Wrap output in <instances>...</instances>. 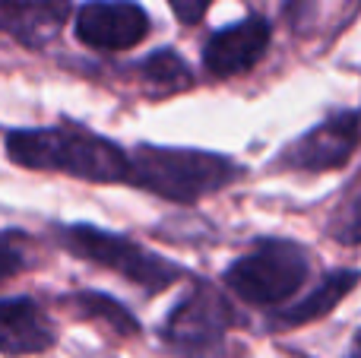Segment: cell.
<instances>
[{"instance_id": "cell-13", "label": "cell", "mask_w": 361, "mask_h": 358, "mask_svg": "<svg viewBox=\"0 0 361 358\" xmlns=\"http://www.w3.org/2000/svg\"><path fill=\"white\" fill-rule=\"evenodd\" d=\"M137 70L143 73L146 82H152V86H162V89H169V92L187 89L193 82V73H190V67H187V61L178 54V51H171V48L152 51L146 61H140Z\"/></svg>"}, {"instance_id": "cell-11", "label": "cell", "mask_w": 361, "mask_h": 358, "mask_svg": "<svg viewBox=\"0 0 361 358\" xmlns=\"http://www.w3.org/2000/svg\"><path fill=\"white\" fill-rule=\"evenodd\" d=\"M358 283H361L358 270L326 273V276L320 279L307 295H301L295 304H288V308H276L269 327L273 330H295V327H305V323H311V321H320V317H326L333 308H339V302H345Z\"/></svg>"}, {"instance_id": "cell-8", "label": "cell", "mask_w": 361, "mask_h": 358, "mask_svg": "<svg viewBox=\"0 0 361 358\" xmlns=\"http://www.w3.org/2000/svg\"><path fill=\"white\" fill-rule=\"evenodd\" d=\"M273 29L263 16H247L241 23H231L225 29L212 32L203 44V67L216 80H231L263 61L269 48Z\"/></svg>"}, {"instance_id": "cell-12", "label": "cell", "mask_w": 361, "mask_h": 358, "mask_svg": "<svg viewBox=\"0 0 361 358\" xmlns=\"http://www.w3.org/2000/svg\"><path fill=\"white\" fill-rule=\"evenodd\" d=\"M70 308L82 317V321H92V323H102L105 330L118 336H137L140 333V321L124 308L121 302H114L111 295L105 292H76L70 298Z\"/></svg>"}, {"instance_id": "cell-15", "label": "cell", "mask_w": 361, "mask_h": 358, "mask_svg": "<svg viewBox=\"0 0 361 358\" xmlns=\"http://www.w3.org/2000/svg\"><path fill=\"white\" fill-rule=\"evenodd\" d=\"M29 266V254H25V241L16 232H0V283L13 279Z\"/></svg>"}, {"instance_id": "cell-4", "label": "cell", "mask_w": 361, "mask_h": 358, "mask_svg": "<svg viewBox=\"0 0 361 358\" xmlns=\"http://www.w3.org/2000/svg\"><path fill=\"white\" fill-rule=\"evenodd\" d=\"M57 238L80 260H89V264L102 266V270L118 273V276H124L137 289H143L146 295H159V292H165L169 285H175L184 276V266L140 247L127 235L108 232V228H99V226H86V222L63 226L57 232Z\"/></svg>"}, {"instance_id": "cell-5", "label": "cell", "mask_w": 361, "mask_h": 358, "mask_svg": "<svg viewBox=\"0 0 361 358\" xmlns=\"http://www.w3.org/2000/svg\"><path fill=\"white\" fill-rule=\"evenodd\" d=\"M238 323L228 298L209 283H197L169 311L162 323V342L178 358H222L225 336Z\"/></svg>"}, {"instance_id": "cell-3", "label": "cell", "mask_w": 361, "mask_h": 358, "mask_svg": "<svg viewBox=\"0 0 361 358\" xmlns=\"http://www.w3.org/2000/svg\"><path fill=\"white\" fill-rule=\"evenodd\" d=\"M311 276V257L301 245L282 238H263L244 257L225 270V285L254 308H279L305 289Z\"/></svg>"}, {"instance_id": "cell-16", "label": "cell", "mask_w": 361, "mask_h": 358, "mask_svg": "<svg viewBox=\"0 0 361 358\" xmlns=\"http://www.w3.org/2000/svg\"><path fill=\"white\" fill-rule=\"evenodd\" d=\"M212 0H169L171 13L180 19L184 25H197L200 19L206 16V10H209Z\"/></svg>"}, {"instance_id": "cell-6", "label": "cell", "mask_w": 361, "mask_h": 358, "mask_svg": "<svg viewBox=\"0 0 361 358\" xmlns=\"http://www.w3.org/2000/svg\"><path fill=\"white\" fill-rule=\"evenodd\" d=\"M361 143V114L358 111H336L307 133H301L295 143H288L276 159V168L288 171H333L343 168L352 152Z\"/></svg>"}, {"instance_id": "cell-2", "label": "cell", "mask_w": 361, "mask_h": 358, "mask_svg": "<svg viewBox=\"0 0 361 358\" xmlns=\"http://www.w3.org/2000/svg\"><path fill=\"white\" fill-rule=\"evenodd\" d=\"M244 168L228 156L203 149H175V146H133L130 149V181L133 187L149 190L171 203L203 200L235 184Z\"/></svg>"}, {"instance_id": "cell-7", "label": "cell", "mask_w": 361, "mask_h": 358, "mask_svg": "<svg viewBox=\"0 0 361 358\" xmlns=\"http://www.w3.org/2000/svg\"><path fill=\"white\" fill-rule=\"evenodd\" d=\"M149 13L137 0H86L73 32L92 51H130L149 35Z\"/></svg>"}, {"instance_id": "cell-9", "label": "cell", "mask_w": 361, "mask_h": 358, "mask_svg": "<svg viewBox=\"0 0 361 358\" xmlns=\"http://www.w3.org/2000/svg\"><path fill=\"white\" fill-rule=\"evenodd\" d=\"M57 330L48 311L29 295L0 298V355L25 358L54 349Z\"/></svg>"}, {"instance_id": "cell-14", "label": "cell", "mask_w": 361, "mask_h": 358, "mask_svg": "<svg viewBox=\"0 0 361 358\" xmlns=\"http://www.w3.org/2000/svg\"><path fill=\"white\" fill-rule=\"evenodd\" d=\"M326 232H330V238L339 241V245H349V247L361 245V175L349 184V190L339 197Z\"/></svg>"}, {"instance_id": "cell-17", "label": "cell", "mask_w": 361, "mask_h": 358, "mask_svg": "<svg viewBox=\"0 0 361 358\" xmlns=\"http://www.w3.org/2000/svg\"><path fill=\"white\" fill-rule=\"evenodd\" d=\"M345 358H361V333L352 340V346H349V352H345Z\"/></svg>"}, {"instance_id": "cell-1", "label": "cell", "mask_w": 361, "mask_h": 358, "mask_svg": "<svg viewBox=\"0 0 361 358\" xmlns=\"http://www.w3.org/2000/svg\"><path fill=\"white\" fill-rule=\"evenodd\" d=\"M6 156L13 165H23V168L70 175L92 184L130 181V152H124L114 140L76 124L10 130Z\"/></svg>"}, {"instance_id": "cell-10", "label": "cell", "mask_w": 361, "mask_h": 358, "mask_svg": "<svg viewBox=\"0 0 361 358\" xmlns=\"http://www.w3.org/2000/svg\"><path fill=\"white\" fill-rule=\"evenodd\" d=\"M70 13V0H0V32L25 48H44L61 35Z\"/></svg>"}]
</instances>
